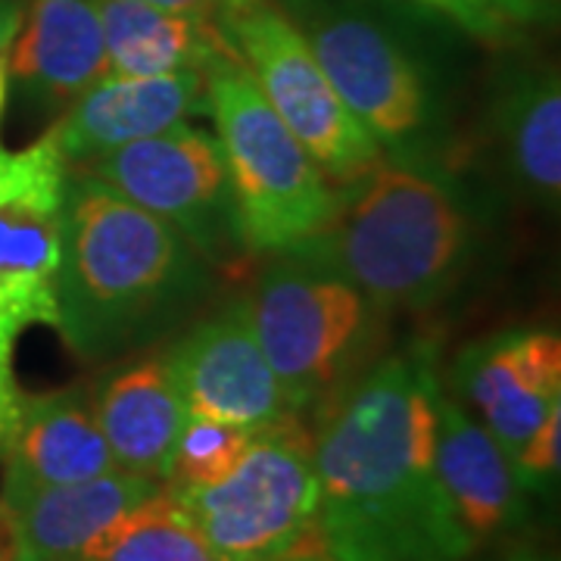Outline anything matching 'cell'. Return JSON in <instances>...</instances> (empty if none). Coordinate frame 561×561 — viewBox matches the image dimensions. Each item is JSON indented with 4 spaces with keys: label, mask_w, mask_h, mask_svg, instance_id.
I'll list each match as a JSON object with an SVG mask.
<instances>
[{
    "label": "cell",
    "mask_w": 561,
    "mask_h": 561,
    "mask_svg": "<svg viewBox=\"0 0 561 561\" xmlns=\"http://www.w3.org/2000/svg\"><path fill=\"white\" fill-rule=\"evenodd\" d=\"M162 362L191 415L250 431L294 415L256 341L247 297L201 321Z\"/></svg>",
    "instance_id": "11"
},
{
    "label": "cell",
    "mask_w": 561,
    "mask_h": 561,
    "mask_svg": "<svg viewBox=\"0 0 561 561\" xmlns=\"http://www.w3.org/2000/svg\"><path fill=\"white\" fill-rule=\"evenodd\" d=\"M69 165L54 135L25 150L0 147V359L28 324L57 328L62 197Z\"/></svg>",
    "instance_id": "10"
},
{
    "label": "cell",
    "mask_w": 561,
    "mask_h": 561,
    "mask_svg": "<svg viewBox=\"0 0 561 561\" xmlns=\"http://www.w3.org/2000/svg\"><path fill=\"white\" fill-rule=\"evenodd\" d=\"M91 405L116 468L165 481L175 440L191 415L165 362L144 359L119 368L101 383Z\"/></svg>",
    "instance_id": "18"
},
{
    "label": "cell",
    "mask_w": 561,
    "mask_h": 561,
    "mask_svg": "<svg viewBox=\"0 0 561 561\" xmlns=\"http://www.w3.org/2000/svg\"><path fill=\"white\" fill-rule=\"evenodd\" d=\"M206 110L201 69L172 76H103L66 106L50 135L69 172L103 160L140 138H153Z\"/></svg>",
    "instance_id": "13"
},
{
    "label": "cell",
    "mask_w": 561,
    "mask_h": 561,
    "mask_svg": "<svg viewBox=\"0 0 561 561\" xmlns=\"http://www.w3.org/2000/svg\"><path fill=\"white\" fill-rule=\"evenodd\" d=\"M247 297L250 321L297 415L337 390L365 356L378 309L337 272L280 253Z\"/></svg>",
    "instance_id": "6"
},
{
    "label": "cell",
    "mask_w": 561,
    "mask_h": 561,
    "mask_svg": "<svg viewBox=\"0 0 561 561\" xmlns=\"http://www.w3.org/2000/svg\"><path fill=\"white\" fill-rule=\"evenodd\" d=\"M515 561H552V559H534V556H522V559Z\"/></svg>",
    "instance_id": "33"
},
{
    "label": "cell",
    "mask_w": 561,
    "mask_h": 561,
    "mask_svg": "<svg viewBox=\"0 0 561 561\" xmlns=\"http://www.w3.org/2000/svg\"><path fill=\"white\" fill-rule=\"evenodd\" d=\"M0 561H10V546L7 542H0Z\"/></svg>",
    "instance_id": "31"
},
{
    "label": "cell",
    "mask_w": 561,
    "mask_h": 561,
    "mask_svg": "<svg viewBox=\"0 0 561 561\" xmlns=\"http://www.w3.org/2000/svg\"><path fill=\"white\" fill-rule=\"evenodd\" d=\"M253 434L256 431H250V427L203 419V415H187L179 440H175V449H172L162 486H169L172 493H181V490H201V486L219 483L243 459Z\"/></svg>",
    "instance_id": "22"
},
{
    "label": "cell",
    "mask_w": 561,
    "mask_h": 561,
    "mask_svg": "<svg viewBox=\"0 0 561 561\" xmlns=\"http://www.w3.org/2000/svg\"><path fill=\"white\" fill-rule=\"evenodd\" d=\"M219 25L260 84L262 98L300 138L328 181L346 187L378 165L383 150L341 101L284 7L250 0L221 10Z\"/></svg>",
    "instance_id": "8"
},
{
    "label": "cell",
    "mask_w": 561,
    "mask_h": 561,
    "mask_svg": "<svg viewBox=\"0 0 561 561\" xmlns=\"http://www.w3.org/2000/svg\"><path fill=\"white\" fill-rule=\"evenodd\" d=\"M172 496L219 561L278 559L316 534L319 471L312 434L297 424V415L265 424L228 478Z\"/></svg>",
    "instance_id": "7"
},
{
    "label": "cell",
    "mask_w": 561,
    "mask_h": 561,
    "mask_svg": "<svg viewBox=\"0 0 561 561\" xmlns=\"http://www.w3.org/2000/svg\"><path fill=\"white\" fill-rule=\"evenodd\" d=\"M22 16H25L22 0H0V54H10L22 28Z\"/></svg>",
    "instance_id": "27"
},
{
    "label": "cell",
    "mask_w": 561,
    "mask_h": 561,
    "mask_svg": "<svg viewBox=\"0 0 561 561\" xmlns=\"http://www.w3.org/2000/svg\"><path fill=\"white\" fill-rule=\"evenodd\" d=\"M144 3H153V7H162V10L209 22H219L221 16V0H144Z\"/></svg>",
    "instance_id": "26"
},
{
    "label": "cell",
    "mask_w": 561,
    "mask_h": 561,
    "mask_svg": "<svg viewBox=\"0 0 561 561\" xmlns=\"http://www.w3.org/2000/svg\"><path fill=\"white\" fill-rule=\"evenodd\" d=\"M241 3H250V0H221V10H231V7H241Z\"/></svg>",
    "instance_id": "30"
},
{
    "label": "cell",
    "mask_w": 561,
    "mask_h": 561,
    "mask_svg": "<svg viewBox=\"0 0 561 561\" xmlns=\"http://www.w3.org/2000/svg\"><path fill=\"white\" fill-rule=\"evenodd\" d=\"M110 76H172L201 69L234 47L219 22L172 13L144 0H98Z\"/></svg>",
    "instance_id": "20"
},
{
    "label": "cell",
    "mask_w": 561,
    "mask_h": 561,
    "mask_svg": "<svg viewBox=\"0 0 561 561\" xmlns=\"http://www.w3.org/2000/svg\"><path fill=\"white\" fill-rule=\"evenodd\" d=\"M481 231V206L446 162L381 157L294 256L337 272L378 312H409L459 287Z\"/></svg>",
    "instance_id": "3"
},
{
    "label": "cell",
    "mask_w": 561,
    "mask_h": 561,
    "mask_svg": "<svg viewBox=\"0 0 561 561\" xmlns=\"http://www.w3.org/2000/svg\"><path fill=\"white\" fill-rule=\"evenodd\" d=\"M415 7L434 10L474 41L502 47L515 38V32L527 22L546 20L549 3L542 0H409Z\"/></svg>",
    "instance_id": "23"
},
{
    "label": "cell",
    "mask_w": 561,
    "mask_h": 561,
    "mask_svg": "<svg viewBox=\"0 0 561 561\" xmlns=\"http://www.w3.org/2000/svg\"><path fill=\"white\" fill-rule=\"evenodd\" d=\"M76 172L113 184L140 209L175 228L203 260L228 265L247 253L234 187L216 135L181 122Z\"/></svg>",
    "instance_id": "9"
},
{
    "label": "cell",
    "mask_w": 561,
    "mask_h": 561,
    "mask_svg": "<svg viewBox=\"0 0 561 561\" xmlns=\"http://www.w3.org/2000/svg\"><path fill=\"white\" fill-rule=\"evenodd\" d=\"M284 13L383 157L443 160L440 81L390 22L343 0H290Z\"/></svg>",
    "instance_id": "5"
},
{
    "label": "cell",
    "mask_w": 561,
    "mask_h": 561,
    "mask_svg": "<svg viewBox=\"0 0 561 561\" xmlns=\"http://www.w3.org/2000/svg\"><path fill=\"white\" fill-rule=\"evenodd\" d=\"M206 290V260L175 228L98 175L69 172L57 328L81 359L157 341Z\"/></svg>",
    "instance_id": "2"
},
{
    "label": "cell",
    "mask_w": 561,
    "mask_h": 561,
    "mask_svg": "<svg viewBox=\"0 0 561 561\" xmlns=\"http://www.w3.org/2000/svg\"><path fill=\"white\" fill-rule=\"evenodd\" d=\"M10 50V84L35 113H66L110 72L98 0H32Z\"/></svg>",
    "instance_id": "15"
},
{
    "label": "cell",
    "mask_w": 561,
    "mask_h": 561,
    "mask_svg": "<svg viewBox=\"0 0 561 561\" xmlns=\"http://www.w3.org/2000/svg\"><path fill=\"white\" fill-rule=\"evenodd\" d=\"M453 383L508 459L561 405V341L552 331H500L468 343Z\"/></svg>",
    "instance_id": "12"
},
{
    "label": "cell",
    "mask_w": 561,
    "mask_h": 561,
    "mask_svg": "<svg viewBox=\"0 0 561 561\" xmlns=\"http://www.w3.org/2000/svg\"><path fill=\"white\" fill-rule=\"evenodd\" d=\"M434 459L449 505L474 549L522 522L524 490L512 459L443 381L434 397Z\"/></svg>",
    "instance_id": "16"
},
{
    "label": "cell",
    "mask_w": 561,
    "mask_h": 561,
    "mask_svg": "<svg viewBox=\"0 0 561 561\" xmlns=\"http://www.w3.org/2000/svg\"><path fill=\"white\" fill-rule=\"evenodd\" d=\"M268 561H334L328 556V549H324V542L321 537L316 534V540H302L297 549H290V552H284L278 559H268Z\"/></svg>",
    "instance_id": "28"
},
{
    "label": "cell",
    "mask_w": 561,
    "mask_h": 561,
    "mask_svg": "<svg viewBox=\"0 0 561 561\" xmlns=\"http://www.w3.org/2000/svg\"><path fill=\"white\" fill-rule=\"evenodd\" d=\"M0 534H7V524H3V512H0ZM0 542H7V537H3Z\"/></svg>",
    "instance_id": "32"
},
{
    "label": "cell",
    "mask_w": 561,
    "mask_h": 561,
    "mask_svg": "<svg viewBox=\"0 0 561 561\" xmlns=\"http://www.w3.org/2000/svg\"><path fill=\"white\" fill-rule=\"evenodd\" d=\"M512 468L524 493H546L549 486H556L561 468V405L552 409L527 437L518 456L512 459Z\"/></svg>",
    "instance_id": "24"
},
{
    "label": "cell",
    "mask_w": 561,
    "mask_h": 561,
    "mask_svg": "<svg viewBox=\"0 0 561 561\" xmlns=\"http://www.w3.org/2000/svg\"><path fill=\"white\" fill-rule=\"evenodd\" d=\"M7 88H10V72H7V54H0V113H3V101H7Z\"/></svg>",
    "instance_id": "29"
},
{
    "label": "cell",
    "mask_w": 561,
    "mask_h": 561,
    "mask_svg": "<svg viewBox=\"0 0 561 561\" xmlns=\"http://www.w3.org/2000/svg\"><path fill=\"white\" fill-rule=\"evenodd\" d=\"M20 387L13 381V362L0 359V453L13 431V421L20 412Z\"/></svg>",
    "instance_id": "25"
},
{
    "label": "cell",
    "mask_w": 561,
    "mask_h": 561,
    "mask_svg": "<svg viewBox=\"0 0 561 561\" xmlns=\"http://www.w3.org/2000/svg\"><path fill=\"white\" fill-rule=\"evenodd\" d=\"M3 496L116 471L94 405L84 390L20 397V412L3 446Z\"/></svg>",
    "instance_id": "17"
},
{
    "label": "cell",
    "mask_w": 561,
    "mask_h": 561,
    "mask_svg": "<svg viewBox=\"0 0 561 561\" xmlns=\"http://www.w3.org/2000/svg\"><path fill=\"white\" fill-rule=\"evenodd\" d=\"M493 135L512 181L542 209L561 194V88L552 69H524L493 101Z\"/></svg>",
    "instance_id": "19"
},
{
    "label": "cell",
    "mask_w": 561,
    "mask_h": 561,
    "mask_svg": "<svg viewBox=\"0 0 561 561\" xmlns=\"http://www.w3.org/2000/svg\"><path fill=\"white\" fill-rule=\"evenodd\" d=\"M542 3H552V0H542Z\"/></svg>",
    "instance_id": "34"
},
{
    "label": "cell",
    "mask_w": 561,
    "mask_h": 561,
    "mask_svg": "<svg viewBox=\"0 0 561 561\" xmlns=\"http://www.w3.org/2000/svg\"><path fill=\"white\" fill-rule=\"evenodd\" d=\"M203 84L247 250L297 253L328 225L337 191L300 138L275 116L234 47L203 66Z\"/></svg>",
    "instance_id": "4"
},
{
    "label": "cell",
    "mask_w": 561,
    "mask_h": 561,
    "mask_svg": "<svg viewBox=\"0 0 561 561\" xmlns=\"http://www.w3.org/2000/svg\"><path fill=\"white\" fill-rule=\"evenodd\" d=\"M69 561H219L179 500L160 486Z\"/></svg>",
    "instance_id": "21"
},
{
    "label": "cell",
    "mask_w": 561,
    "mask_h": 561,
    "mask_svg": "<svg viewBox=\"0 0 561 561\" xmlns=\"http://www.w3.org/2000/svg\"><path fill=\"white\" fill-rule=\"evenodd\" d=\"M160 486V481L116 468L88 481L0 496L10 561L76 559L84 546H91L135 505L150 500Z\"/></svg>",
    "instance_id": "14"
},
{
    "label": "cell",
    "mask_w": 561,
    "mask_h": 561,
    "mask_svg": "<svg viewBox=\"0 0 561 561\" xmlns=\"http://www.w3.org/2000/svg\"><path fill=\"white\" fill-rule=\"evenodd\" d=\"M437 387L431 350L412 346L324 397L312 434L316 527L334 561H465L474 552L437 474Z\"/></svg>",
    "instance_id": "1"
}]
</instances>
